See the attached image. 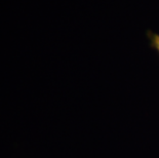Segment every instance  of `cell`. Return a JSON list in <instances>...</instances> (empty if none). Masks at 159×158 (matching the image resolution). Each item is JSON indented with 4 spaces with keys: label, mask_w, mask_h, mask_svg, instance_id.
<instances>
[{
    "label": "cell",
    "mask_w": 159,
    "mask_h": 158,
    "mask_svg": "<svg viewBox=\"0 0 159 158\" xmlns=\"http://www.w3.org/2000/svg\"><path fill=\"white\" fill-rule=\"evenodd\" d=\"M147 36L149 40H150V46L154 50H156L159 55V34L152 32V31H148Z\"/></svg>",
    "instance_id": "1"
}]
</instances>
